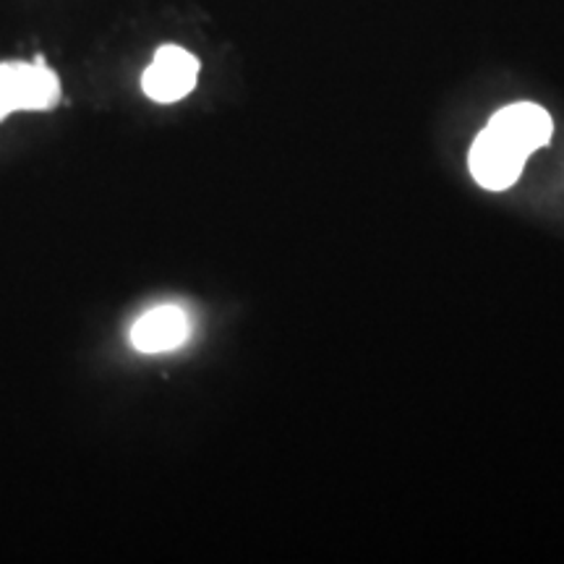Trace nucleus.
Returning a JSON list of instances; mask_svg holds the SVG:
<instances>
[{"instance_id":"f257e3e1","label":"nucleus","mask_w":564,"mask_h":564,"mask_svg":"<svg viewBox=\"0 0 564 564\" xmlns=\"http://www.w3.org/2000/svg\"><path fill=\"white\" fill-rule=\"evenodd\" d=\"M61 102V82L42 58L0 63V121L17 110H51Z\"/></svg>"},{"instance_id":"20e7f679","label":"nucleus","mask_w":564,"mask_h":564,"mask_svg":"<svg viewBox=\"0 0 564 564\" xmlns=\"http://www.w3.org/2000/svg\"><path fill=\"white\" fill-rule=\"evenodd\" d=\"M486 129L499 133L507 144L514 147L518 152H523L525 158L533 154L541 147H546L552 141L554 121L552 116L533 102H514L507 105L499 112H494L491 121L486 123Z\"/></svg>"},{"instance_id":"f03ea898","label":"nucleus","mask_w":564,"mask_h":564,"mask_svg":"<svg viewBox=\"0 0 564 564\" xmlns=\"http://www.w3.org/2000/svg\"><path fill=\"white\" fill-rule=\"evenodd\" d=\"M199 61L178 45H162L141 76V89L154 102H178L196 87Z\"/></svg>"},{"instance_id":"39448f33","label":"nucleus","mask_w":564,"mask_h":564,"mask_svg":"<svg viewBox=\"0 0 564 564\" xmlns=\"http://www.w3.org/2000/svg\"><path fill=\"white\" fill-rule=\"evenodd\" d=\"M192 337V319L181 306H158L141 314L131 327V345L141 352H167Z\"/></svg>"},{"instance_id":"7ed1b4c3","label":"nucleus","mask_w":564,"mask_h":564,"mask_svg":"<svg viewBox=\"0 0 564 564\" xmlns=\"http://www.w3.org/2000/svg\"><path fill=\"white\" fill-rule=\"evenodd\" d=\"M525 160V154L507 144L499 133L484 129L476 137L474 147H470L468 165L478 186L489 188V192H507V188L518 183Z\"/></svg>"}]
</instances>
